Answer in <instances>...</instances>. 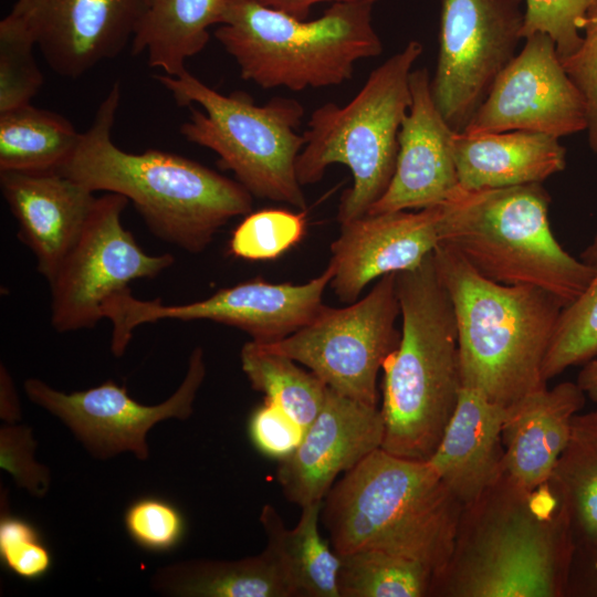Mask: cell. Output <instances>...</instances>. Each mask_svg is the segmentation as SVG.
Here are the masks:
<instances>
[{
  "mask_svg": "<svg viewBox=\"0 0 597 597\" xmlns=\"http://www.w3.org/2000/svg\"><path fill=\"white\" fill-rule=\"evenodd\" d=\"M551 480L570 519L597 537V409L575 415Z\"/></svg>",
  "mask_w": 597,
  "mask_h": 597,
  "instance_id": "29",
  "label": "cell"
},
{
  "mask_svg": "<svg viewBox=\"0 0 597 597\" xmlns=\"http://www.w3.org/2000/svg\"><path fill=\"white\" fill-rule=\"evenodd\" d=\"M263 7L284 12L300 20L308 18L311 8L323 1L334 2H371L377 0H250Z\"/></svg>",
  "mask_w": 597,
  "mask_h": 597,
  "instance_id": "41",
  "label": "cell"
},
{
  "mask_svg": "<svg viewBox=\"0 0 597 597\" xmlns=\"http://www.w3.org/2000/svg\"><path fill=\"white\" fill-rule=\"evenodd\" d=\"M128 201L113 192L96 197L77 239L49 281L51 324L56 332L94 327L109 296L174 264L170 253H146L123 226Z\"/></svg>",
  "mask_w": 597,
  "mask_h": 597,
  "instance_id": "11",
  "label": "cell"
},
{
  "mask_svg": "<svg viewBox=\"0 0 597 597\" xmlns=\"http://www.w3.org/2000/svg\"><path fill=\"white\" fill-rule=\"evenodd\" d=\"M156 78L179 105L190 108L180 127L184 137L219 156L252 196L305 210L306 200L296 175L297 157L305 145L298 135L304 115L294 98L274 97L258 106L244 92L223 95L187 70Z\"/></svg>",
  "mask_w": 597,
  "mask_h": 597,
  "instance_id": "8",
  "label": "cell"
},
{
  "mask_svg": "<svg viewBox=\"0 0 597 597\" xmlns=\"http://www.w3.org/2000/svg\"><path fill=\"white\" fill-rule=\"evenodd\" d=\"M524 40L462 133L528 130L559 138L587 129L585 100L553 39L535 32Z\"/></svg>",
  "mask_w": 597,
  "mask_h": 597,
  "instance_id": "15",
  "label": "cell"
},
{
  "mask_svg": "<svg viewBox=\"0 0 597 597\" xmlns=\"http://www.w3.org/2000/svg\"><path fill=\"white\" fill-rule=\"evenodd\" d=\"M332 277L333 268L328 264L304 284L250 280L179 305L163 304L160 298H136L127 287L109 296L101 312L113 325L111 350L116 357L125 353L134 328L164 320L212 321L237 327L254 342L270 344L286 338L314 318Z\"/></svg>",
  "mask_w": 597,
  "mask_h": 597,
  "instance_id": "10",
  "label": "cell"
},
{
  "mask_svg": "<svg viewBox=\"0 0 597 597\" xmlns=\"http://www.w3.org/2000/svg\"><path fill=\"white\" fill-rule=\"evenodd\" d=\"M586 395L573 381L532 391L506 407L502 428L503 468L511 482L535 491L551 481Z\"/></svg>",
  "mask_w": 597,
  "mask_h": 597,
  "instance_id": "21",
  "label": "cell"
},
{
  "mask_svg": "<svg viewBox=\"0 0 597 597\" xmlns=\"http://www.w3.org/2000/svg\"><path fill=\"white\" fill-rule=\"evenodd\" d=\"M524 0H441L433 101L462 133L499 75L516 55Z\"/></svg>",
  "mask_w": 597,
  "mask_h": 597,
  "instance_id": "12",
  "label": "cell"
},
{
  "mask_svg": "<svg viewBox=\"0 0 597 597\" xmlns=\"http://www.w3.org/2000/svg\"><path fill=\"white\" fill-rule=\"evenodd\" d=\"M381 410L327 387L322 409L297 448L279 460L276 480L287 501L303 507L323 501L337 476L381 448Z\"/></svg>",
  "mask_w": 597,
  "mask_h": 597,
  "instance_id": "17",
  "label": "cell"
},
{
  "mask_svg": "<svg viewBox=\"0 0 597 597\" xmlns=\"http://www.w3.org/2000/svg\"><path fill=\"white\" fill-rule=\"evenodd\" d=\"M423 46L409 41L369 74L344 106L326 103L314 109L296 161L300 184L318 182L328 166L342 164L353 175L337 211L339 223L365 216L394 176L398 134L410 103V74Z\"/></svg>",
  "mask_w": 597,
  "mask_h": 597,
  "instance_id": "7",
  "label": "cell"
},
{
  "mask_svg": "<svg viewBox=\"0 0 597 597\" xmlns=\"http://www.w3.org/2000/svg\"><path fill=\"white\" fill-rule=\"evenodd\" d=\"M81 134L62 115L31 103L0 113V171H55Z\"/></svg>",
  "mask_w": 597,
  "mask_h": 597,
  "instance_id": "27",
  "label": "cell"
},
{
  "mask_svg": "<svg viewBox=\"0 0 597 597\" xmlns=\"http://www.w3.org/2000/svg\"><path fill=\"white\" fill-rule=\"evenodd\" d=\"M541 507L537 511L534 502L525 500L491 510L471 536L458 568H449L453 569L449 591L464 597L557 595L561 533Z\"/></svg>",
  "mask_w": 597,
  "mask_h": 597,
  "instance_id": "13",
  "label": "cell"
},
{
  "mask_svg": "<svg viewBox=\"0 0 597 597\" xmlns=\"http://www.w3.org/2000/svg\"><path fill=\"white\" fill-rule=\"evenodd\" d=\"M371 2H334L314 20H300L250 0H227L216 39L243 80L263 88L302 91L339 85L357 61L381 54Z\"/></svg>",
  "mask_w": 597,
  "mask_h": 597,
  "instance_id": "6",
  "label": "cell"
},
{
  "mask_svg": "<svg viewBox=\"0 0 597 597\" xmlns=\"http://www.w3.org/2000/svg\"><path fill=\"white\" fill-rule=\"evenodd\" d=\"M0 188L18 221V238L49 282L77 239L94 192L56 171H0Z\"/></svg>",
  "mask_w": 597,
  "mask_h": 597,
  "instance_id": "20",
  "label": "cell"
},
{
  "mask_svg": "<svg viewBox=\"0 0 597 597\" xmlns=\"http://www.w3.org/2000/svg\"><path fill=\"white\" fill-rule=\"evenodd\" d=\"M322 502L301 507L300 520L293 528L285 526L270 504H265L260 514L266 548L280 565L293 597H339V556L320 534Z\"/></svg>",
  "mask_w": 597,
  "mask_h": 597,
  "instance_id": "25",
  "label": "cell"
},
{
  "mask_svg": "<svg viewBox=\"0 0 597 597\" xmlns=\"http://www.w3.org/2000/svg\"><path fill=\"white\" fill-rule=\"evenodd\" d=\"M124 525L136 545L153 553L172 551L186 531L180 511L166 500L154 496L132 502L125 511Z\"/></svg>",
  "mask_w": 597,
  "mask_h": 597,
  "instance_id": "34",
  "label": "cell"
},
{
  "mask_svg": "<svg viewBox=\"0 0 597 597\" xmlns=\"http://www.w3.org/2000/svg\"><path fill=\"white\" fill-rule=\"evenodd\" d=\"M0 417L4 422L21 420V407L17 389L8 369L1 364L0 368Z\"/></svg>",
  "mask_w": 597,
  "mask_h": 597,
  "instance_id": "40",
  "label": "cell"
},
{
  "mask_svg": "<svg viewBox=\"0 0 597 597\" xmlns=\"http://www.w3.org/2000/svg\"><path fill=\"white\" fill-rule=\"evenodd\" d=\"M36 441L28 425L6 422L0 428V467L14 480L17 486L32 496H44L51 485L48 467L35 460Z\"/></svg>",
  "mask_w": 597,
  "mask_h": 597,
  "instance_id": "37",
  "label": "cell"
},
{
  "mask_svg": "<svg viewBox=\"0 0 597 597\" xmlns=\"http://www.w3.org/2000/svg\"><path fill=\"white\" fill-rule=\"evenodd\" d=\"M305 429L274 402L264 399L249 420V436L263 454L283 459L301 443Z\"/></svg>",
  "mask_w": 597,
  "mask_h": 597,
  "instance_id": "39",
  "label": "cell"
},
{
  "mask_svg": "<svg viewBox=\"0 0 597 597\" xmlns=\"http://www.w3.org/2000/svg\"><path fill=\"white\" fill-rule=\"evenodd\" d=\"M151 587L179 597H293L272 553L237 561L190 559L159 568Z\"/></svg>",
  "mask_w": 597,
  "mask_h": 597,
  "instance_id": "24",
  "label": "cell"
},
{
  "mask_svg": "<svg viewBox=\"0 0 597 597\" xmlns=\"http://www.w3.org/2000/svg\"><path fill=\"white\" fill-rule=\"evenodd\" d=\"M451 145L459 186L467 190L542 184L566 167L558 138L536 132L455 133Z\"/></svg>",
  "mask_w": 597,
  "mask_h": 597,
  "instance_id": "23",
  "label": "cell"
},
{
  "mask_svg": "<svg viewBox=\"0 0 597 597\" xmlns=\"http://www.w3.org/2000/svg\"><path fill=\"white\" fill-rule=\"evenodd\" d=\"M35 40L8 13L0 22V113L31 103L43 84Z\"/></svg>",
  "mask_w": 597,
  "mask_h": 597,
  "instance_id": "32",
  "label": "cell"
},
{
  "mask_svg": "<svg viewBox=\"0 0 597 597\" xmlns=\"http://www.w3.org/2000/svg\"><path fill=\"white\" fill-rule=\"evenodd\" d=\"M226 7L227 0H149L132 52H145L150 67L178 75L186 61L205 49L209 29L222 23Z\"/></svg>",
  "mask_w": 597,
  "mask_h": 597,
  "instance_id": "26",
  "label": "cell"
},
{
  "mask_svg": "<svg viewBox=\"0 0 597 597\" xmlns=\"http://www.w3.org/2000/svg\"><path fill=\"white\" fill-rule=\"evenodd\" d=\"M580 31V45L561 61L585 100L588 116L586 129L588 144L597 155V2L587 11Z\"/></svg>",
  "mask_w": 597,
  "mask_h": 597,
  "instance_id": "38",
  "label": "cell"
},
{
  "mask_svg": "<svg viewBox=\"0 0 597 597\" xmlns=\"http://www.w3.org/2000/svg\"><path fill=\"white\" fill-rule=\"evenodd\" d=\"M240 359L251 387L306 430L322 409L327 386L292 358L254 341L243 345Z\"/></svg>",
  "mask_w": 597,
  "mask_h": 597,
  "instance_id": "28",
  "label": "cell"
},
{
  "mask_svg": "<svg viewBox=\"0 0 597 597\" xmlns=\"http://www.w3.org/2000/svg\"><path fill=\"white\" fill-rule=\"evenodd\" d=\"M396 286L401 334L383 365L381 449L428 461L462 388L457 323L433 252L417 268L398 272Z\"/></svg>",
  "mask_w": 597,
  "mask_h": 597,
  "instance_id": "4",
  "label": "cell"
},
{
  "mask_svg": "<svg viewBox=\"0 0 597 597\" xmlns=\"http://www.w3.org/2000/svg\"><path fill=\"white\" fill-rule=\"evenodd\" d=\"M582 260L593 265L595 273L584 292L559 314L543 365L546 383L597 357V233Z\"/></svg>",
  "mask_w": 597,
  "mask_h": 597,
  "instance_id": "31",
  "label": "cell"
},
{
  "mask_svg": "<svg viewBox=\"0 0 597 597\" xmlns=\"http://www.w3.org/2000/svg\"><path fill=\"white\" fill-rule=\"evenodd\" d=\"M505 411L481 391L462 386L452 417L428 460L461 504H476L504 471Z\"/></svg>",
  "mask_w": 597,
  "mask_h": 597,
  "instance_id": "22",
  "label": "cell"
},
{
  "mask_svg": "<svg viewBox=\"0 0 597 597\" xmlns=\"http://www.w3.org/2000/svg\"><path fill=\"white\" fill-rule=\"evenodd\" d=\"M305 218L304 211L284 209L250 212L232 232L229 251L251 261L275 259L301 241L306 229Z\"/></svg>",
  "mask_w": 597,
  "mask_h": 597,
  "instance_id": "33",
  "label": "cell"
},
{
  "mask_svg": "<svg viewBox=\"0 0 597 597\" xmlns=\"http://www.w3.org/2000/svg\"><path fill=\"white\" fill-rule=\"evenodd\" d=\"M119 102L121 85L115 83L56 172L93 192L126 197L154 235L193 254L230 219L251 212L253 196L240 182L200 163L157 149L136 154L116 146L112 128Z\"/></svg>",
  "mask_w": 597,
  "mask_h": 597,
  "instance_id": "1",
  "label": "cell"
},
{
  "mask_svg": "<svg viewBox=\"0 0 597 597\" xmlns=\"http://www.w3.org/2000/svg\"><path fill=\"white\" fill-rule=\"evenodd\" d=\"M206 374L203 353L192 350L186 377L164 402L147 406L134 400L125 386L112 379L83 391L65 394L44 381L29 378L24 392L29 400L61 420L94 458L107 460L124 452L138 460L149 458L148 431L166 419H188L196 394Z\"/></svg>",
  "mask_w": 597,
  "mask_h": 597,
  "instance_id": "14",
  "label": "cell"
},
{
  "mask_svg": "<svg viewBox=\"0 0 597 597\" xmlns=\"http://www.w3.org/2000/svg\"><path fill=\"white\" fill-rule=\"evenodd\" d=\"M148 1L17 0L9 13L29 30L56 74L77 78L123 52Z\"/></svg>",
  "mask_w": 597,
  "mask_h": 597,
  "instance_id": "16",
  "label": "cell"
},
{
  "mask_svg": "<svg viewBox=\"0 0 597 597\" xmlns=\"http://www.w3.org/2000/svg\"><path fill=\"white\" fill-rule=\"evenodd\" d=\"M522 38L544 32L555 42L561 59L575 52L582 42V23L597 0H524Z\"/></svg>",
  "mask_w": 597,
  "mask_h": 597,
  "instance_id": "36",
  "label": "cell"
},
{
  "mask_svg": "<svg viewBox=\"0 0 597 597\" xmlns=\"http://www.w3.org/2000/svg\"><path fill=\"white\" fill-rule=\"evenodd\" d=\"M1 499L0 559L13 575L25 580L45 576L52 566V555L38 530L28 521L11 515Z\"/></svg>",
  "mask_w": 597,
  "mask_h": 597,
  "instance_id": "35",
  "label": "cell"
},
{
  "mask_svg": "<svg viewBox=\"0 0 597 597\" xmlns=\"http://www.w3.org/2000/svg\"><path fill=\"white\" fill-rule=\"evenodd\" d=\"M441 207L370 214L341 223L332 243L329 285L353 303L368 283L417 268L440 243Z\"/></svg>",
  "mask_w": 597,
  "mask_h": 597,
  "instance_id": "18",
  "label": "cell"
},
{
  "mask_svg": "<svg viewBox=\"0 0 597 597\" xmlns=\"http://www.w3.org/2000/svg\"><path fill=\"white\" fill-rule=\"evenodd\" d=\"M576 383L587 398L597 402V358L584 364Z\"/></svg>",
  "mask_w": 597,
  "mask_h": 597,
  "instance_id": "42",
  "label": "cell"
},
{
  "mask_svg": "<svg viewBox=\"0 0 597 597\" xmlns=\"http://www.w3.org/2000/svg\"><path fill=\"white\" fill-rule=\"evenodd\" d=\"M396 274L381 276L364 298L341 308L323 305L292 335L261 344L306 366L336 392L377 407V376L401 334Z\"/></svg>",
  "mask_w": 597,
  "mask_h": 597,
  "instance_id": "9",
  "label": "cell"
},
{
  "mask_svg": "<svg viewBox=\"0 0 597 597\" xmlns=\"http://www.w3.org/2000/svg\"><path fill=\"white\" fill-rule=\"evenodd\" d=\"M433 260L454 312L462 386L505 408L545 387L562 303L536 286L491 281L442 243Z\"/></svg>",
  "mask_w": 597,
  "mask_h": 597,
  "instance_id": "3",
  "label": "cell"
},
{
  "mask_svg": "<svg viewBox=\"0 0 597 597\" xmlns=\"http://www.w3.org/2000/svg\"><path fill=\"white\" fill-rule=\"evenodd\" d=\"M549 202L542 184L479 190L458 186L440 205V243L482 276L540 287L566 307L587 287L595 269L556 240Z\"/></svg>",
  "mask_w": 597,
  "mask_h": 597,
  "instance_id": "5",
  "label": "cell"
},
{
  "mask_svg": "<svg viewBox=\"0 0 597 597\" xmlns=\"http://www.w3.org/2000/svg\"><path fill=\"white\" fill-rule=\"evenodd\" d=\"M430 81L426 67L410 74L411 103L398 134L396 169L367 213L439 206L459 186L451 145L457 132L439 112Z\"/></svg>",
  "mask_w": 597,
  "mask_h": 597,
  "instance_id": "19",
  "label": "cell"
},
{
  "mask_svg": "<svg viewBox=\"0 0 597 597\" xmlns=\"http://www.w3.org/2000/svg\"><path fill=\"white\" fill-rule=\"evenodd\" d=\"M460 505L429 461L379 448L333 484L321 521L338 556L383 551L419 562L433 580L454 555Z\"/></svg>",
  "mask_w": 597,
  "mask_h": 597,
  "instance_id": "2",
  "label": "cell"
},
{
  "mask_svg": "<svg viewBox=\"0 0 597 597\" xmlns=\"http://www.w3.org/2000/svg\"><path fill=\"white\" fill-rule=\"evenodd\" d=\"M432 573L419 562L377 549L339 555V597H421Z\"/></svg>",
  "mask_w": 597,
  "mask_h": 597,
  "instance_id": "30",
  "label": "cell"
}]
</instances>
